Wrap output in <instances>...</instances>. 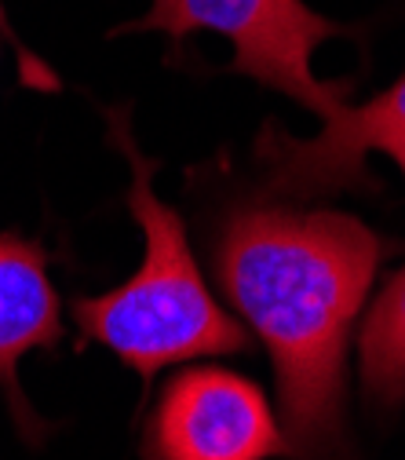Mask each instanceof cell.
Instances as JSON below:
<instances>
[{
	"label": "cell",
	"instance_id": "cell-1",
	"mask_svg": "<svg viewBox=\"0 0 405 460\" xmlns=\"http://www.w3.org/2000/svg\"><path fill=\"white\" fill-rule=\"evenodd\" d=\"M387 245L355 216L245 205L226 219L216 274L267 343L288 453L321 460L343 438L347 348Z\"/></svg>",
	"mask_w": 405,
	"mask_h": 460
},
{
	"label": "cell",
	"instance_id": "cell-2",
	"mask_svg": "<svg viewBox=\"0 0 405 460\" xmlns=\"http://www.w3.org/2000/svg\"><path fill=\"white\" fill-rule=\"evenodd\" d=\"M110 136L132 164L128 208L143 230L146 252L125 285L74 304L81 332L110 348L146 384L157 376V369L176 362L242 355L249 348V336L205 289L187 242V226L176 208L154 194V161H146L132 143L125 110H110Z\"/></svg>",
	"mask_w": 405,
	"mask_h": 460
},
{
	"label": "cell",
	"instance_id": "cell-3",
	"mask_svg": "<svg viewBox=\"0 0 405 460\" xmlns=\"http://www.w3.org/2000/svg\"><path fill=\"white\" fill-rule=\"evenodd\" d=\"M113 33H164L172 44L190 33H219L234 48V74L288 95L321 121L347 106L351 81H318L311 63L325 40L351 37V30L304 0H154L146 15Z\"/></svg>",
	"mask_w": 405,
	"mask_h": 460
},
{
	"label": "cell",
	"instance_id": "cell-4",
	"mask_svg": "<svg viewBox=\"0 0 405 460\" xmlns=\"http://www.w3.org/2000/svg\"><path fill=\"white\" fill-rule=\"evenodd\" d=\"M288 453L263 391L226 369L172 376L146 424V460H267Z\"/></svg>",
	"mask_w": 405,
	"mask_h": 460
},
{
	"label": "cell",
	"instance_id": "cell-5",
	"mask_svg": "<svg viewBox=\"0 0 405 460\" xmlns=\"http://www.w3.org/2000/svg\"><path fill=\"white\" fill-rule=\"evenodd\" d=\"M373 150L398 161L405 176V74L365 106H343L314 139H296L277 125H267L256 139V157L267 164L270 190L300 198L365 180V154Z\"/></svg>",
	"mask_w": 405,
	"mask_h": 460
},
{
	"label": "cell",
	"instance_id": "cell-6",
	"mask_svg": "<svg viewBox=\"0 0 405 460\" xmlns=\"http://www.w3.org/2000/svg\"><path fill=\"white\" fill-rule=\"evenodd\" d=\"M63 340L59 293L48 278V252L40 242L0 234V384L19 424L33 420L19 391V358L33 348H55Z\"/></svg>",
	"mask_w": 405,
	"mask_h": 460
},
{
	"label": "cell",
	"instance_id": "cell-7",
	"mask_svg": "<svg viewBox=\"0 0 405 460\" xmlns=\"http://www.w3.org/2000/svg\"><path fill=\"white\" fill-rule=\"evenodd\" d=\"M362 384L365 394L394 406L405 394V270L376 296L362 329Z\"/></svg>",
	"mask_w": 405,
	"mask_h": 460
},
{
	"label": "cell",
	"instance_id": "cell-8",
	"mask_svg": "<svg viewBox=\"0 0 405 460\" xmlns=\"http://www.w3.org/2000/svg\"><path fill=\"white\" fill-rule=\"evenodd\" d=\"M0 37H4L8 44H12V51H15V59H19V77H22V84H30V88H44V92H55L59 88V77H55L37 55L22 44V37L12 30V22H8V15H4V4H0Z\"/></svg>",
	"mask_w": 405,
	"mask_h": 460
},
{
	"label": "cell",
	"instance_id": "cell-9",
	"mask_svg": "<svg viewBox=\"0 0 405 460\" xmlns=\"http://www.w3.org/2000/svg\"><path fill=\"white\" fill-rule=\"evenodd\" d=\"M0 40H4V37H0Z\"/></svg>",
	"mask_w": 405,
	"mask_h": 460
}]
</instances>
